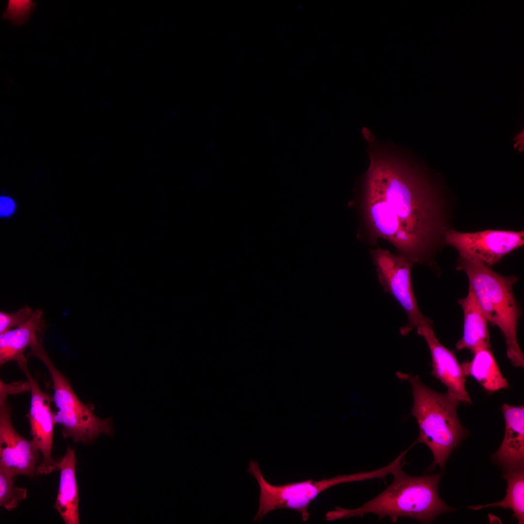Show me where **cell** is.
Returning a JSON list of instances; mask_svg holds the SVG:
<instances>
[{"label":"cell","instance_id":"1","mask_svg":"<svg viewBox=\"0 0 524 524\" xmlns=\"http://www.w3.org/2000/svg\"><path fill=\"white\" fill-rule=\"evenodd\" d=\"M369 167L349 206L357 211V237L374 246L379 239L415 263L431 264L444 236L440 188L431 171L393 144L369 143Z\"/></svg>","mask_w":524,"mask_h":524},{"label":"cell","instance_id":"2","mask_svg":"<svg viewBox=\"0 0 524 524\" xmlns=\"http://www.w3.org/2000/svg\"><path fill=\"white\" fill-rule=\"evenodd\" d=\"M442 475L414 476L401 469L393 475L391 484L375 498L353 509L336 507L326 513L325 519L360 518L373 513L380 520L389 516L393 523L399 517H407L430 524L438 515L457 509L446 505L439 496L438 484Z\"/></svg>","mask_w":524,"mask_h":524},{"label":"cell","instance_id":"3","mask_svg":"<svg viewBox=\"0 0 524 524\" xmlns=\"http://www.w3.org/2000/svg\"><path fill=\"white\" fill-rule=\"evenodd\" d=\"M397 377L409 381L412 388L413 405L410 415L417 420L419 434L413 444L425 443L434 457L431 467L443 468L452 450L467 436L457 412L461 402L446 392H437L426 386L417 375L397 372Z\"/></svg>","mask_w":524,"mask_h":524},{"label":"cell","instance_id":"4","mask_svg":"<svg viewBox=\"0 0 524 524\" xmlns=\"http://www.w3.org/2000/svg\"><path fill=\"white\" fill-rule=\"evenodd\" d=\"M457 269L466 274L474 293L488 322L503 334L507 356L515 367L524 366V355L518 344L517 330L521 311L515 298V276H505L479 261L459 257Z\"/></svg>","mask_w":524,"mask_h":524},{"label":"cell","instance_id":"5","mask_svg":"<svg viewBox=\"0 0 524 524\" xmlns=\"http://www.w3.org/2000/svg\"><path fill=\"white\" fill-rule=\"evenodd\" d=\"M43 339V336H40L34 340L26 357L37 358L50 374L53 402L57 409L54 418L56 424L62 426L63 437L88 444L101 434L112 435L114 431L111 418H99L94 413L92 404H84L79 399L68 379L56 367L44 348Z\"/></svg>","mask_w":524,"mask_h":524},{"label":"cell","instance_id":"6","mask_svg":"<svg viewBox=\"0 0 524 524\" xmlns=\"http://www.w3.org/2000/svg\"><path fill=\"white\" fill-rule=\"evenodd\" d=\"M247 471L257 480L260 489L259 507L254 521L260 522L269 512L279 508H289L299 512L302 521L310 517L308 507L322 492L336 485L360 481L375 478H382L385 475L383 468L347 475H338L330 478L315 481L306 480L275 485L264 478L257 461L250 460Z\"/></svg>","mask_w":524,"mask_h":524},{"label":"cell","instance_id":"7","mask_svg":"<svg viewBox=\"0 0 524 524\" xmlns=\"http://www.w3.org/2000/svg\"><path fill=\"white\" fill-rule=\"evenodd\" d=\"M383 290L393 296L408 316L407 324L400 329L403 336L413 328L432 324L420 311L412 289L411 271L414 262L388 250L378 248L369 251Z\"/></svg>","mask_w":524,"mask_h":524},{"label":"cell","instance_id":"8","mask_svg":"<svg viewBox=\"0 0 524 524\" xmlns=\"http://www.w3.org/2000/svg\"><path fill=\"white\" fill-rule=\"evenodd\" d=\"M12 392L0 380V467L16 475H36L39 451L30 440L21 436L11 422L12 407L8 400Z\"/></svg>","mask_w":524,"mask_h":524},{"label":"cell","instance_id":"9","mask_svg":"<svg viewBox=\"0 0 524 524\" xmlns=\"http://www.w3.org/2000/svg\"><path fill=\"white\" fill-rule=\"evenodd\" d=\"M444 242L458 252L459 257L476 259L491 266L505 255L522 246L523 231L486 230L462 232L446 230Z\"/></svg>","mask_w":524,"mask_h":524},{"label":"cell","instance_id":"10","mask_svg":"<svg viewBox=\"0 0 524 524\" xmlns=\"http://www.w3.org/2000/svg\"><path fill=\"white\" fill-rule=\"evenodd\" d=\"M27 377L30 386L31 401L29 412L26 415L30 426L31 440L34 447L41 452L42 460L37 467L36 475L49 474L59 470L58 461L52 457L54 411L50 405L52 396L40 388L37 381L31 375L27 361L18 365Z\"/></svg>","mask_w":524,"mask_h":524},{"label":"cell","instance_id":"11","mask_svg":"<svg viewBox=\"0 0 524 524\" xmlns=\"http://www.w3.org/2000/svg\"><path fill=\"white\" fill-rule=\"evenodd\" d=\"M417 334L426 340L432 362L431 374L447 388V392L461 402L472 403L465 388V377L454 351L442 345L437 338L432 324L417 328Z\"/></svg>","mask_w":524,"mask_h":524},{"label":"cell","instance_id":"12","mask_svg":"<svg viewBox=\"0 0 524 524\" xmlns=\"http://www.w3.org/2000/svg\"><path fill=\"white\" fill-rule=\"evenodd\" d=\"M501 409L505 421V435L491 458L506 473L524 468V406L504 404Z\"/></svg>","mask_w":524,"mask_h":524},{"label":"cell","instance_id":"13","mask_svg":"<svg viewBox=\"0 0 524 524\" xmlns=\"http://www.w3.org/2000/svg\"><path fill=\"white\" fill-rule=\"evenodd\" d=\"M76 466L75 450L68 445L65 454L58 461L59 485L53 506L66 524L80 523Z\"/></svg>","mask_w":524,"mask_h":524},{"label":"cell","instance_id":"14","mask_svg":"<svg viewBox=\"0 0 524 524\" xmlns=\"http://www.w3.org/2000/svg\"><path fill=\"white\" fill-rule=\"evenodd\" d=\"M458 303L463 313V335L456 345L457 349H468L472 353L491 348L488 321L473 291L469 289L467 295L459 298Z\"/></svg>","mask_w":524,"mask_h":524},{"label":"cell","instance_id":"15","mask_svg":"<svg viewBox=\"0 0 524 524\" xmlns=\"http://www.w3.org/2000/svg\"><path fill=\"white\" fill-rule=\"evenodd\" d=\"M44 326L43 311L37 309L22 325L0 333V365L11 360L16 361L18 364L27 361L24 351L43 333Z\"/></svg>","mask_w":524,"mask_h":524},{"label":"cell","instance_id":"16","mask_svg":"<svg viewBox=\"0 0 524 524\" xmlns=\"http://www.w3.org/2000/svg\"><path fill=\"white\" fill-rule=\"evenodd\" d=\"M465 377H473L487 392L492 393L509 386L496 361L491 348L475 351L471 360L460 364Z\"/></svg>","mask_w":524,"mask_h":524},{"label":"cell","instance_id":"17","mask_svg":"<svg viewBox=\"0 0 524 524\" xmlns=\"http://www.w3.org/2000/svg\"><path fill=\"white\" fill-rule=\"evenodd\" d=\"M503 477L508 487L505 497L502 500L484 505H478L467 507L475 510L487 507H500L510 508L519 524L524 523V468L504 473Z\"/></svg>","mask_w":524,"mask_h":524},{"label":"cell","instance_id":"18","mask_svg":"<svg viewBox=\"0 0 524 524\" xmlns=\"http://www.w3.org/2000/svg\"><path fill=\"white\" fill-rule=\"evenodd\" d=\"M15 476L12 472L0 467V506L9 511L15 509L27 494L26 488L14 486Z\"/></svg>","mask_w":524,"mask_h":524},{"label":"cell","instance_id":"19","mask_svg":"<svg viewBox=\"0 0 524 524\" xmlns=\"http://www.w3.org/2000/svg\"><path fill=\"white\" fill-rule=\"evenodd\" d=\"M35 3L31 0H9L2 17L9 19L14 25H21L29 18Z\"/></svg>","mask_w":524,"mask_h":524},{"label":"cell","instance_id":"20","mask_svg":"<svg viewBox=\"0 0 524 524\" xmlns=\"http://www.w3.org/2000/svg\"><path fill=\"white\" fill-rule=\"evenodd\" d=\"M34 311L25 306L15 312H0V333L18 327L27 322L33 315Z\"/></svg>","mask_w":524,"mask_h":524},{"label":"cell","instance_id":"21","mask_svg":"<svg viewBox=\"0 0 524 524\" xmlns=\"http://www.w3.org/2000/svg\"><path fill=\"white\" fill-rule=\"evenodd\" d=\"M15 208L14 202L11 198L1 196L0 197V214L7 216L13 213Z\"/></svg>","mask_w":524,"mask_h":524},{"label":"cell","instance_id":"22","mask_svg":"<svg viewBox=\"0 0 524 524\" xmlns=\"http://www.w3.org/2000/svg\"><path fill=\"white\" fill-rule=\"evenodd\" d=\"M361 133L364 138L369 144L373 143L377 140L374 134L366 127H363L362 128Z\"/></svg>","mask_w":524,"mask_h":524}]
</instances>
